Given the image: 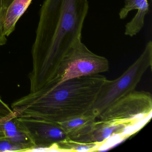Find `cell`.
<instances>
[{
    "instance_id": "cell-1",
    "label": "cell",
    "mask_w": 152,
    "mask_h": 152,
    "mask_svg": "<svg viewBox=\"0 0 152 152\" xmlns=\"http://www.w3.org/2000/svg\"><path fill=\"white\" fill-rule=\"evenodd\" d=\"M88 10V0H45L32 48L30 92L56 85L63 57L82 39Z\"/></svg>"
},
{
    "instance_id": "cell-2",
    "label": "cell",
    "mask_w": 152,
    "mask_h": 152,
    "mask_svg": "<svg viewBox=\"0 0 152 152\" xmlns=\"http://www.w3.org/2000/svg\"><path fill=\"white\" fill-rule=\"evenodd\" d=\"M106 79L100 74L70 79L30 92L13 102L11 109L16 117L62 122L91 109Z\"/></svg>"
},
{
    "instance_id": "cell-3",
    "label": "cell",
    "mask_w": 152,
    "mask_h": 152,
    "mask_svg": "<svg viewBox=\"0 0 152 152\" xmlns=\"http://www.w3.org/2000/svg\"><path fill=\"white\" fill-rule=\"evenodd\" d=\"M152 117L151 93L134 90L107 107L96 120L113 125L130 137L142 129Z\"/></svg>"
},
{
    "instance_id": "cell-4",
    "label": "cell",
    "mask_w": 152,
    "mask_h": 152,
    "mask_svg": "<svg viewBox=\"0 0 152 152\" xmlns=\"http://www.w3.org/2000/svg\"><path fill=\"white\" fill-rule=\"evenodd\" d=\"M152 64V42H148L137 59L119 78L106 79L92 106L98 115L115 101L135 90L142 76Z\"/></svg>"
},
{
    "instance_id": "cell-5",
    "label": "cell",
    "mask_w": 152,
    "mask_h": 152,
    "mask_svg": "<svg viewBox=\"0 0 152 152\" xmlns=\"http://www.w3.org/2000/svg\"><path fill=\"white\" fill-rule=\"evenodd\" d=\"M109 68L107 58L93 53L79 39L63 57L55 86L73 78L105 72Z\"/></svg>"
},
{
    "instance_id": "cell-6",
    "label": "cell",
    "mask_w": 152,
    "mask_h": 152,
    "mask_svg": "<svg viewBox=\"0 0 152 152\" xmlns=\"http://www.w3.org/2000/svg\"><path fill=\"white\" fill-rule=\"evenodd\" d=\"M15 121L33 145L31 151H54L56 145L67 137L58 123L31 117H16Z\"/></svg>"
},
{
    "instance_id": "cell-7",
    "label": "cell",
    "mask_w": 152,
    "mask_h": 152,
    "mask_svg": "<svg viewBox=\"0 0 152 152\" xmlns=\"http://www.w3.org/2000/svg\"><path fill=\"white\" fill-rule=\"evenodd\" d=\"M97 116V114L91 109L85 113L58 123L68 138L75 141L85 142Z\"/></svg>"
},
{
    "instance_id": "cell-8",
    "label": "cell",
    "mask_w": 152,
    "mask_h": 152,
    "mask_svg": "<svg viewBox=\"0 0 152 152\" xmlns=\"http://www.w3.org/2000/svg\"><path fill=\"white\" fill-rule=\"evenodd\" d=\"M15 118L0 116V140H9L23 147L26 151H31L34 148L33 145L18 128Z\"/></svg>"
},
{
    "instance_id": "cell-9",
    "label": "cell",
    "mask_w": 152,
    "mask_h": 152,
    "mask_svg": "<svg viewBox=\"0 0 152 152\" xmlns=\"http://www.w3.org/2000/svg\"><path fill=\"white\" fill-rule=\"evenodd\" d=\"M33 0H14L4 12L3 29L6 37L15 31L16 25Z\"/></svg>"
},
{
    "instance_id": "cell-10",
    "label": "cell",
    "mask_w": 152,
    "mask_h": 152,
    "mask_svg": "<svg viewBox=\"0 0 152 152\" xmlns=\"http://www.w3.org/2000/svg\"><path fill=\"white\" fill-rule=\"evenodd\" d=\"M101 142H81L72 140L67 137L56 145L54 151L85 152L99 151Z\"/></svg>"
},
{
    "instance_id": "cell-11",
    "label": "cell",
    "mask_w": 152,
    "mask_h": 152,
    "mask_svg": "<svg viewBox=\"0 0 152 152\" xmlns=\"http://www.w3.org/2000/svg\"><path fill=\"white\" fill-rule=\"evenodd\" d=\"M124 7L120 10L119 13L121 19H124L129 14V12L134 10H137L148 4V0H125Z\"/></svg>"
},
{
    "instance_id": "cell-12",
    "label": "cell",
    "mask_w": 152,
    "mask_h": 152,
    "mask_svg": "<svg viewBox=\"0 0 152 152\" xmlns=\"http://www.w3.org/2000/svg\"><path fill=\"white\" fill-rule=\"evenodd\" d=\"M26 151V149L20 145L15 144L9 140H0V152Z\"/></svg>"
},
{
    "instance_id": "cell-13",
    "label": "cell",
    "mask_w": 152,
    "mask_h": 152,
    "mask_svg": "<svg viewBox=\"0 0 152 152\" xmlns=\"http://www.w3.org/2000/svg\"><path fill=\"white\" fill-rule=\"evenodd\" d=\"M0 116L7 118H15V115L11 108L5 103L0 96Z\"/></svg>"
},
{
    "instance_id": "cell-14",
    "label": "cell",
    "mask_w": 152,
    "mask_h": 152,
    "mask_svg": "<svg viewBox=\"0 0 152 152\" xmlns=\"http://www.w3.org/2000/svg\"><path fill=\"white\" fill-rule=\"evenodd\" d=\"M4 13L2 0H0V47L5 45L7 41V37L5 36L3 32V18Z\"/></svg>"
},
{
    "instance_id": "cell-15",
    "label": "cell",
    "mask_w": 152,
    "mask_h": 152,
    "mask_svg": "<svg viewBox=\"0 0 152 152\" xmlns=\"http://www.w3.org/2000/svg\"><path fill=\"white\" fill-rule=\"evenodd\" d=\"M14 0H2V3H3V9H4V12L8 7L13 2Z\"/></svg>"
}]
</instances>
